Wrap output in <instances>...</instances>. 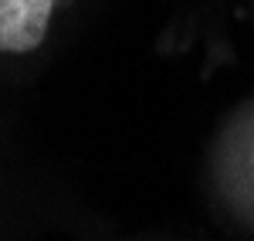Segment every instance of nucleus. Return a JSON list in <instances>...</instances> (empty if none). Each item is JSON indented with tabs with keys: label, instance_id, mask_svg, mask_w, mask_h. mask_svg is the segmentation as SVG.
<instances>
[{
	"label": "nucleus",
	"instance_id": "obj_1",
	"mask_svg": "<svg viewBox=\"0 0 254 241\" xmlns=\"http://www.w3.org/2000/svg\"><path fill=\"white\" fill-rule=\"evenodd\" d=\"M55 0H0V51L27 55L34 51L51 24Z\"/></svg>",
	"mask_w": 254,
	"mask_h": 241
},
{
	"label": "nucleus",
	"instance_id": "obj_2",
	"mask_svg": "<svg viewBox=\"0 0 254 241\" xmlns=\"http://www.w3.org/2000/svg\"><path fill=\"white\" fill-rule=\"evenodd\" d=\"M251 166H254V146H251Z\"/></svg>",
	"mask_w": 254,
	"mask_h": 241
}]
</instances>
